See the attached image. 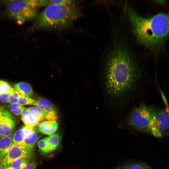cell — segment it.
<instances>
[{"label": "cell", "instance_id": "cell-7", "mask_svg": "<svg viewBox=\"0 0 169 169\" xmlns=\"http://www.w3.org/2000/svg\"><path fill=\"white\" fill-rule=\"evenodd\" d=\"M33 149H26L18 145L13 144L11 148L0 162L5 167L9 166L16 160L21 158H30L33 155Z\"/></svg>", "mask_w": 169, "mask_h": 169}, {"label": "cell", "instance_id": "cell-2", "mask_svg": "<svg viewBox=\"0 0 169 169\" xmlns=\"http://www.w3.org/2000/svg\"><path fill=\"white\" fill-rule=\"evenodd\" d=\"M126 11L137 42L157 56L169 37V11L149 18L138 15L129 7Z\"/></svg>", "mask_w": 169, "mask_h": 169}, {"label": "cell", "instance_id": "cell-29", "mask_svg": "<svg viewBox=\"0 0 169 169\" xmlns=\"http://www.w3.org/2000/svg\"><path fill=\"white\" fill-rule=\"evenodd\" d=\"M4 169H14L10 166H9L5 167Z\"/></svg>", "mask_w": 169, "mask_h": 169}, {"label": "cell", "instance_id": "cell-21", "mask_svg": "<svg viewBox=\"0 0 169 169\" xmlns=\"http://www.w3.org/2000/svg\"><path fill=\"white\" fill-rule=\"evenodd\" d=\"M9 109L10 112L12 114L17 116H19L22 115L26 108L18 103H16L10 104L9 105Z\"/></svg>", "mask_w": 169, "mask_h": 169}, {"label": "cell", "instance_id": "cell-24", "mask_svg": "<svg viewBox=\"0 0 169 169\" xmlns=\"http://www.w3.org/2000/svg\"><path fill=\"white\" fill-rule=\"evenodd\" d=\"M38 146L42 152L44 153H48L46 137L40 139L38 141Z\"/></svg>", "mask_w": 169, "mask_h": 169}, {"label": "cell", "instance_id": "cell-10", "mask_svg": "<svg viewBox=\"0 0 169 169\" xmlns=\"http://www.w3.org/2000/svg\"><path fill=\"white\" fill-rule=\"evenodd\" d=\"M39 137V136L35 129L28 133L23 141L18 145L24 149H33Z\"/></svg>", "mask_w": 169, "mask_h": 169}, {"label": "cell", "instance_id": "cell-11", "mask_svg": "<svg viewBox=\"0 0 169 169\" xmlns=\"http://www.w3.org/2000/svg\"><path fill=\"white\" fill-rule=\"evenodd\" d=\"M58 126V124L56 121H45L39 125L38 129L41 133L49 136L54 134L56 131Z\"/></svg>", "mask_w": 169, "mask_h": 169}, {"label": "cell", "instance_id": "cell-12", "mask_svg": "<svg viewBox=\"0 0 169 169\" xmlns=\"http://www.w3.org/2000/svg\"><path fill=\"white\" fill-rule=\"evenodd\" d=\"M35 129L33 127L25 125L17 130L12 136L13 144L19 145L28 133Z\"/></svg>", "mask_w": 169, "mask_h": 169}, {"label": "cell", "instance_id": "cell-19", "mask_svg": "<svg viewBox=\"0 0 169 169\" xmlns=\"http://www.w3.org/2000/svg\"><path fill=\"white\" fill-rule=\"evenodd\" d=\"M40 6H49L50 5H60L67 6L75 5L76 1L71 0H39Z\"/></svg>", "mask_w": 169, "mask_h": 169}, {"label": "cell", "instance_id": "cell-31", "mask_svg": "<svg viewBox=\"0 0 169 169\" xmlns=\"http://www.w3.org/2000/svg\"><path fill=\"white\" fill-rule=\"evenodd\" d=\"M1 106L0 104V108H1Z\"/></svg>", "mask_w": 169, "mask_h": 169}, {"label": "cell", "instance_id": "cell-23", "mask_svg": "<svg viewBox=\"0 0 169 169\" xmlns=\"http://www.w3.org/2000/svg\"><path fill=\"white\" fill-rule=\"evenodd\" d=\"M36 100L31 98L24 97L21 96L19 99L18 103L21 105H31L35 106Z\"/></svg>", "mask_w": 169, "mask_h": 169}, {"label": "cell", "instance_id": "cell-6", "mask_svg": "<svg viewBox=\"0 0 169 169\" xmlns=\"http://www.w3.org/2000/svg\"><path fill=\"white\" fill-rule=\"evenodd\" d=\"M150 133L155 136L161 138L169 135V106L156 108L150 128Z\"/></svg>", "mask_w": 169, "mask_h": 169}, {"label": "cell", "instance_id": "cell-30", "mask_svg": "<svg viewBox=\"0 0 169 169\" xmlns=\"http://www.w3.org/2000/svg\"><path fill=\"white\" fill-rule=\"evenodd\" d=\"M0 169H4V167L0 161Z\"/></svg>", "mask_w": 169, "mask_h": 169}, {"label": "cell", "instance_id": "cell-26", "mask_svg": "<svg viewBox=\"0 0 169 169\" xmlns=\"http://www.w3.org/2000/svg\"><path fill=\"white\" fill-rule=\"evenodd\" d=\"M38 163L36 161H32L22 169H35Z\"/></svg>", "mask_w": 169, "mask_h": 169}, {"label": "cell", "instance_id": "cell-22", "mask_svg": "<svg viewBox=\"0 0 169 169\" xmlns=\"http://www.w3.org/2000/svg\"><path fill=\"white\" fill-rule=\"evenodd\" d=\"M14 88L11 87L8 82L0 80V94H11L14 90Z\"/></svg>", "mask_w": 169, "mask_h": 169}, {"label": "cell", "instance_id": "cell-25", "mask_svg": "<svg viewBox=\"0 0 169 169\" xmlns=\"http://www.w3.org/2000/svg\"><path fill=\"white\" fill-rule=\"evenodd\" d=\"M7 117L13 119L12 114L1 106L0 108V122L5 117Z\"/></svg>", "mask_w": 169, "mask_h": 169}, {"label": "cell", "instance_id": "cell-15", "mask_svg": "<svg viewBox=\"0 0 169 169\" xmlns=\"http://www.w3.org/2000/svg\"><path fill=\"white\" fill-rule=\"evenodd\" d=\"M21 120L25 125L33 127L42 121L26 109L21 115Z\"/></svg>", "mask_w": 169, "mask_h": 169}, {"label": "cell", "instance_id": "cell-13", "mask_svg": "<svg viewBox=\"0 0 169 169\" xmlns=\"http://www.w3.org/2000/svg\"><path fill=\"white\" fill-rule=\"evenodd\" d=\"M13 144L12 135L0 139V159L4 158Z\"/></svg>", "mask_w": 169, "mask_h": 169}, {"label": "cell", "instance_id": "cell-4", "mask_svg": "<svg viewBox=\"0 0 169 169\" xmlns=\"http://www.w3.org/2000/svg\"><path fill=\"white\" fill-rule=\"evenodd\" d=\"M154 105H148L143 101L132 107L121 118L130 128L139 131L150 133L152 118L156 110Z\"/></svg>", "mask_w": 169, "mask_h": 169}, {"label": "cell", "instance_id": "cell-28", "mask_svg": "<svg viewBox=\"0 0 169 169\" xmlns=\"http://www.w3.org/2000/svg\"><path fill=\"white\" fill-rule=\"evenodd\" d=\"M19 98L12 95H9V99L8 103L11 104L18 103Z\"/></svg>", "mask_w": 169, "mask_h": 169}, {"label": "cell", "instance_id": "cell-14", "mask_svg": "<svg viewBox=\"0 0 169 169\" xmlns=\"http://www.w3.org/2000/svg\"><path fill=\"white\" fill-rule=\"evenodd\" d=\"M14 89L23 97L31 98L33 92L31 85L25 82H20L13 85Z\"/></svg>", "mask_w": 169, "mask_h": 169}, {"label": "cell", "instance_id": "cell-9", "mask_svg": "<svg viewBox=\"0 0 169 169\" xmlns=\"http://www.w3.org/2000/svg\"><path fill=\"white\" fill-rule=\"evenodd\" d=\"M15 126V122L13 119L7 117H4L0 122V139L12 135Z\"/></svg>", "mask_w": 169, "mask_h": 169}, {"label": "cell", "instance_id": "cell-3", "mask_svg": "<svg viewBox=\"0 0 169 169\" xmlns=\"http://www.w3.org/2000/svg\"><path fill=\"white\" fill-rule=\"evenodd\" d=\"M81 15L75 5H50L38 16L32 29L61 30L69 28Z\"/></svg>", "mask_w": 169, "mask_h": 169}, {"label": "cell", "instance_id": "cell-27", "mask_svg": "<svg viewBox=\"0 0 169 169\" xmlns=\"http://www.w3.org/2000/svg\"><path fill=\"white\" fill-rule=\"evenodd\" d=\"M9 95L7 94H0V101L3 103L8 102Z\"/></svg>", "mask_w": 169, "mask_h": 169}, {"label": "cell", "instance_id": "cell-20", "mask_svg": "<svg viewBox=\"0 0 169 169\" xmlns=\"http://www.w3.org/2000/svg\"><path fill=\"white\" fill-rule=\"evenodd\" d=\"M31 162L30 158H21L16 160L9 166L14 169H22Z\"/></svg>", "mask_w": 169, "mask_h": 169}, {"label": "cell", "instance_id": "cell-16", "mask_svg": "<svg viewBox=\"0 0 169 169\" xmlns=\"http://www.w3.org/2000/svg\"><path fill=\"white\" fill-rule=\"evenodd\" d=\"M48 147V153L55 150L59 145L60 141V135L59 134H54L46 137Z\"/></svg>", "mask_w": 169, "mask_h": 169}, {"label": "cell", "instance_id": "cell-17", "mask_svg": "<svg viewBox=\"0 0 169 169\" xmlns=\"http://www.w3.org/2000/svg\"><path fill=\"white\" fill-rule=\"evenodd\" d=\"M35 106L50 112L57 113L53 104L48 100L41 98L36 100Z\"/></svg>", "mask_w": 169, "mask_h": 169}, {"label": "cell", "instance_id": "cell-1", "mask_svg": "<svg viewBox=\"0 0 169 169\" xmlns=\"http://www.w3.org/2000/svg\"><path fill=\"white\" fill-rule=\"evenodd\" d=\"M100 72L104 108L112 118L121 119L143 95L145 78L140 65L127 45L116 44Z\"/></svg>", "mask_w": 169, "mask_h": 169}, {"label": "cell", "instance_id": "cell-8", "mask_svg": "<svg viewBox=\"0 0 169 169\" xmlns=\"http://www.w3.org/2000/svg\"><path fill=\"white\" fill-rule=\"evenodd\" d=\"M25 109L42 121L46 120L56 121L58 120L57 113L49 112L36 106L27 107Z\"/></svg>", "mask_w": 169, "mask_h": 169}, {"label": "cell", "instance_id": "cell-5", "mask_svg": "<svg viewBox=\"0 0 169 169\" xmlns=\"http://www.w3.org/2000/svg\"><path fill=\"white\" fill-rule=\"evenodd\" d=\"M6 5L4 10L5 14L19 24L26 21L25 16L29 6L38 8L40 6L39 0H36L9 1Z\"/></svg>", "mask_w": 169, "mask_h": 169}, {"label": "cell", "instance_id": "cell-18", "mask_svg": "<svg viewBox=\"0 0 169 169\" xmlns=\"http://www.w3.org/2000/svg\"><path fill=\"white\" fill-rule=\"evenodd\" d=\"M115 169H152L146 163L130 162L119 166Z\"/></svg>", "mask_w": 169, "mask_h": 169}]
</instances>
